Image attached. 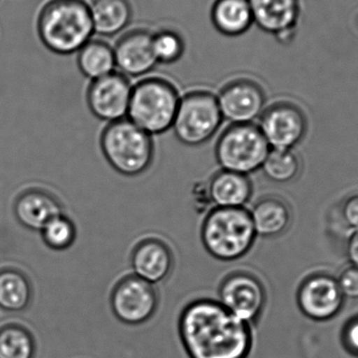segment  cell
<instances>
[{"mask_svg": "<svg viewBox=\"0 0 358 358\" xmlns=\"http://www.w3.org/2000/svg\"><path fill=\"white\" fill-rule=\"evenodd\" d=\"M213 208H245L252 196L250 176L219 170L206 183Z\"/></svg>", "mask_w": 358, "mask_h": 358, "instance_id": "obj_18", "label": "cell"}, {"mask_svg": "<svg viewBox=\"0 0 358 358\" xmlns=\"http://www.w3.org/2000/svg\"><path fill=\"white\" fill-rule=\"evenodd\" d=\"M152 48L157 63L173 64L185 54V40L174 29H159L153 33Z\"/></svg>", "mask_w": 358, "mask_h": 358, "instance_id": "obj_27", "label": "cell"}, {"mask_svg": "<svg viewBox=\"0 0 358 358\" xmlns=\"http://www.w3.org/2000/svg\"><path fill=\"white\" fill-rule=\"evenodd\" d=\"M344 301L338 281L326 275H315L305 280L296 296L301 313L315 322L334 319L342 310Z\"/></svg>", "mask_w": 358, "mask_h": 358, "instance_id": "obj_12", "label": "cell"}, {"mask_svg": "<svg viewBox=\"0 0 358 358\" xmlns=\"http://www.w3.org/2000/svg\"><path fill=\"white\" fill-rule=\"evenodd\" d=\"M77 54L80 71L92 81L106 77L115 71L113 48L102 40H90Z\"/></svg>", "mask_w": 358, "mask_h": 358, "instance_id": "obj_23", "label": "cell"}, {"mask_svg": "<svg viewBox=\"0 0 358 358\" xmlns=\"http://www.w3.org/2000/svg\"><path fill=\"white\" fill-rule=\"evenodd\" d=\"M258 127L271 149L292 150L304 136L306 122L298 107L281 103L263 111Z\"/></svg>", "mask_w": 358, "mask_h": 358, "instance_id": "obj_13", "label": "cell"}, {"mask_svg": "<svg viewBox=\"0 0 358 358\" xmlns=\"http://www.w3.org/2000/svg\"><path fill=\"white\" fill-rule=\"evenodd\" d=\"M100 146L110 167L127 178L146 173L155 161L152 136L128 119L107 124L101 134Z\"/></svg>", "mask_w": 358, "mask_h": 358, "instance_id": "obj_4", "label": "cell"}, {"mask_svg": "<svg viewBox=\"0 0 358 358\" xmlns=\"http://www.w3.org/2000/svg\"><path fill=\"white\" fill-rule=\"evenodd\" d=\"M347 252H348L349 259H350L353 266L358 268V231H355V235L351 237Z\"/></svg>", "mask_w": 358, "mask_h": 358, "instance_id": "obj_31", "label": "cell"}, {"mask_svg": "<svg viewBox=\"0 0 358 358\" xmlns=\"http://www.w3.org/2000/svg\"><path fill=\"white\" fill-rule=\"evenodd\" d=\"M261 170L269 180L279 183L289 182L298 176L300 163L292 150L271 149Z\"/></svg>", "mask_w": 358, "mask_h": 358, "instance_id": "obj_25", "label": "cell"}, {"mask_svg": "<svg viewBox=\"0 0 358 358\" xmlns=\"http://www.w3.org/2000/svg\"><path fill=\"white\" fill-rule=\"evenodd\" d=\"M218 302L231 315L248 325H256L266 306L267 294L262 282L245 271L229 273L218 288Z\"/></svg>", "mask_w": 358, "mask_h": 358, "instance_id": "obj_8", "label": "cell"}, {"mask_svg": "<svg viewBox=\"0 0 358 358\" xmlns=\"http://www.w3.org/2000/svg\"><path fill=\"white\" fill-rule=\"evenodd\" d=\"M36 27L42 44L61 56L79 52L94 35L85 0H48L38 13Z\"/></svg>", "mask_w": 358, "mask_h": 358, "instance_id": "obj_2", "label": "cell"}, {"mask_svg": "<svg viewBox=\"0 0 358 358\" xmlns=\"http://www.w3.org/2000/svg\"><path fill=\"white\" fill-rule=\"evenodd\" d=\"M338 281V287L345 299L358 300V268L348 267L341 273Z\"/></svg>", "mask_w": 358, "mask_h": 358, "instance_id": "obj_29", "label": "cell"}, {"mask_svg": "<svg viewBox=\"0 0 358 358\" xmlns=\"http://www.w3.org/2000/svg\"><path fill=\"white\" fill-rule=\"evenodd\" d=\"M130 264L134 275L157 285L171 275L176 259L171 248L164 240L150 237L141 240L134 246Z\"/></svg>", "mask_w": 358, "mask_h": 358, "instance_id": "obj_15", "label": "cell"}, {"mask_svg": "<svg viewBox=\"0 0 358 358\" xmlns=\"http://www.w3.org/2000/svg\"><path fill=\"white\" fill-rule=\"evenodd\" d=\"M255 24L283 39L292 37L300 17V0H248Z\"/></svg>", "mask_w": 358, "mask_h": 358, "instance_id": "obj_16", "label": "cell"}, {"mask_svg": "<svg viewBox=\"0 0 358 358\" xmlns=\"http://www.w3.org/2000/svg\"><path fill=\"white\" fill-rule=\"evenodd\" d=\"M215 29L224 36L243 35L252 27V14L248 0H215L210 8Z\"/></svg>", "mask_w": 358, "mask_h": 358, "instance_id": "obj_20", "label": "cell"}, {"mask_svg": "<svg viewBox=\"0 0 358 358\" xmlns=\"http://www.w3.org/2000/svg\"><path fill=\"white\" fill-rule=\"evenodd\" d=\"M341 343L349 355L358 358V315L350 317L343 326Z\"/></svg>", "mask_w": 358, "mask_h": 358, "instance_id": "obj_28", "label": "cell"}, {"mask_svg": "<svg viewBox=\"0 0 358 358\" xmlns=\"http://www.w3.org/2000/svg\"><path fill=\"white\" fill-rule=\"evenodd\" d=\"M33 288L27 275L14 268L0 271V310L21 313L29 308Z\"/></svg>", "mask_w": 358, "mask_h": 358, "instance_id": "obj_22", "label": "cell"}, {"mask_svg": "<svg viewBox=\"0 0 358 358\" xmlns=\"http://www.w3.org/2000/svg\"><path fill=\"white\" fill-rule=\"evenodd\" d=\"M159 305L155 285L134 275L120 280L110 294V307L115 317L128 326H141L150 321Z\"/></svg>", "mask_w": 358, "mask_h": 358, "instance_id": "obj_9", "label": "cell"}, {"mask_svg": "<svg viewBox=\"0 0 358 358\" xmlns=\"http://www.w3.org/2000/svg\"><path fill=\"white\" fill-rule=\"evenodd\" d=\"M222 122L216 94L208 90H192L179 101L172 130L181 144L198 147L216 136Z\"/></svg>", "mask_w": 358, "mask_h": 358, "instance_id": "obj_7", "label": "cell"}, {"mask_svg": "<svg viewBox=\"0 0 358 358\" xmlns=\"http://www.w3.org/2000/svg\"><path fill=\"white\" fill-rule=\"evenodd\" d=\"M250 212L257 237H278L287 231L292 221L289 208L279 198H263Z\"/></svg>", "mask_w": 358, "mask_h": 358, "instance_id": "obj_21", "label": "cell"}, {"mask_svg": "<svg viewBox=\"0 0 358 358\" xmlns=\"http://www.w3.org/2000/svg\"><path fill=\"white\" fill-rule=\"evenodd\" d=\"M223 121L231 125L254 124L265 110V94L254 80L240 78L225 84L218 96Z\"/></svg>", "mask_w": 358, "mask_h": 358, "instance_id": "obj_10", "label": "cell"}, {"mask_svg": "<svg viewBox=\"0 0 358 358\" xmlns=\"http://www.w3.org/2000/svg\"><path fill=\"white\" fill-rule=\"evenodd\" d=\"M15 217L22 227L31 231H41L52 219L63 214L60 201L50 192L31 189L17 197Z\"/></svg>", "mask_w": 358, "mask_h": 358, "instance_id": "obj_17", "label": "cell"}, {"mask_svg": "<svg viewBox=\"0 0 358 358\" xmlns=\"http://www.w3.org/2000/svg\"><path fill=\"white\" fill-rule=\"evenodd\" d=\"M41 235L48 248L61 252L73 245L77 239V229L71 219L61 214L42 229Z\"/></svg>", "mask_w": 358, "mask_h": 358, "instance_id": "obj_26", "label": "cell"}, {"mask_svg": "<svg viewBox=\"0 0 358 358\" xmlns=\"http://www.w3.org/2000/svg\"><path fill=\"white\" fill-rule=\"evenodd\" d=\"M343 216L347 224L358 231V195L351 196L343 206Z\"/></svg>", "mask_w": 358, "mask_h": 358, "instance_id": "obj_30", "label": "cell"}, {"mask_svg": "<svg viewBox=\"0 0 358 358\" xmlns=\"http://www.w3.org/2000/svg\"><path fill=\"white\" fill-rule=\"evenodd\" d=\"M178 336L189 358H248L252 326L212 299L189 302L178 317Z\"/></svg>", "mask_w": 358, "mask_h": 358, "instance_id": "obj_1", "label": "cell"}, {"mask_svg": "<svg viewBox=\"0 0 358 358\" xmlns=\"http://www.w3.org/2000/svg\"><path fill=\"white\" fill-rule=\"evenodd\" d=\"M132 85L119 71L94 80L87 90V104L100 121L113 123L127 119Z\"/></svg>", "mask_w": 358, "mask_h": 358, "instance_id": "obj_11", "label": "cell"}, {"mask_svg": "<svg viewBox=\"0 0 358 358\" xmlns=\"http://www.w3.org/2000/svg\"><path fill=\"white\" fill-rule=\"evenodd\" d=\"M152 35L148 29L128 31L113 48L115 69L127 78H141L152 71L159 63L152 48Z\"/></svg>", "mask_w": 358, "mask_h": 358, "instance_id": "obj_14", "label": "cell"}, {"mask_svg": "<svg viewBox=\"0 0 358 358\" xmlns=\"http://www.w3.org/2000/svg\"><path fill=\"white\" fill-rule=\"evenodd\" d=\"M271 151L256 124L229 125L217 140L215 157L221 170L250 176L262 168Z\"/></svg>", "mask_w": 358, "mask_h": 358, "instance_id": "obj_6", "label": "cell"}, {"mask_svg": "<svg viewBox=\"0 0 358 358\" xmlns=\"http://www.w3.org/2000/svg\"><path fill=\"white\" fill-rule=\"evenodd\" d=\"M178 88L163 78H146L132 86L127 119L150 134L172 129L180 101Z\"/></svg>", "mask_w": 358, "mask_h": 358, "instance_id": "obj_5", "label": "cell"}, {"mask_svg": "<svg viewBox=\"0 0 358 358\" xmlns=\"http://www.w3.org/2000/svg\"><path fill=\"white\" fill-rule=\"evenodd\" d=\"M37 342L33 332L18 323L0 326V358H35Z\"/></svg>", "mask_w": 358, "mask_h": 358, "instance_id": "obj_24", "label": "cell"}, {"mask_svg": "<svg viewBox=\"0 0 358 358\" xmlns=\"http://www.w3.org/2000/svg\"><path fill=\"white\" fill-rule=\"evenodd\" d=\"M200 238L210 257L231 262L250 252L257 234L248 208H213L204 217Z\"/></svg>", "mask_w": 358, "mask_h": 358, "instance_id": "obj_3", "label": "cell"}, {"mask_svg": "<svg viewBox=\"0 0 358 358\" xmlns=\"http://www.w3.org/2000/svg\"><path fill=\"white\" fill-rule=\"evenodd\" d=\"M94 34L113 37L131 22L134 8L129 0H92L90 3Z\"/></svg>", "mask_w": 358, "mask_h": 358, "instance_id": "obj_19", "label": "cell"}]
</instances>
